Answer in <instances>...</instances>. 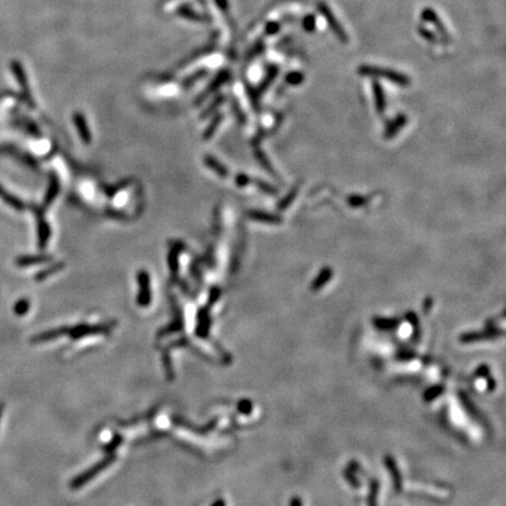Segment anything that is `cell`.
<instances>
[{"label": "cell", "mask_w": 506, "mask_h": 506, "mask_svg": "<svg viewBox=\"0 0 506 506\" xmlns=\"http://www.w3.org/2000/svg\"><path fill=\"white\" fill-rule=\"evenodd\" d=\"M357 72L363 76H372V77H380V79H385L390 82L396 83L397 86L408 87L410 83V80L405 74L400 73V72L394 71L389 68H381L376 66L362 65L357 69Z\"/></svg>", "instance_id": "cell-1"}, {"label": "cell", "mask_w": 506, "mask_h": 506, "mask_svg": "<svg viewBox=\"0 0 506 506\" xmlns=\"http://www.w3.org/2000/svg\"><path fill=\"white\" fill-rule=\"evenodd\" d=\"M114 460H115V455H109V456L105 457V458L100 460L99 463H96L94 466H92V468L87 470V471H84L82 474L77 476V477H75L74 480L72 481L71 487L73 490H77L80 489V487H82L84 484H87L88 481H92L95 476H98L100 472L103 471L105 468H108Z\"/></svg>", "instance_id": "cell-2"}, {"label": "cell", "mask_w": 506, "mask_h": 506, "mask_svg": "<svg viewBox=\"0 0 506 506\" xmlns=\"http://www.w3.org/2000/svg\"><path fill=\"white\" fill-rule=\"evenodd\" d=\"M316 7H318L319 12L321 13V16L325 18V20H326V23L328 24V26H329V28L332 29V32L335 34V37L339 39L340 41L343 42V44H347V42L349 41L347 32L343 29L342 25L340 24V21L336 19V17L334 16L333 11L330 10L329 6H328L325 1H319L318 5H316Z\"/></svg>", "instance_id": "cell-3"}, {"label": "cell", "mask_w": 506, "mask_h": 506, "mask_svg": "<svg viewBox=\"0 0 506 506\" xmlns=\"http://www.w3.org/2000/svg\"><path fill=\"white\" fill-rule=\"evenodd\" d=\"M138 306L148 307L152 304V286H150V276L146 270H140L137 273Z\"/></svg>", "instance_id": "cell-4"}, {"label": "cell", "mask_w": 506, "mask_h": 506, "mask_svg": "<svg viewBox=\"0 0 506 506\" xmlns=\"http://www.w3.org/2000/svg\"><path fill=\"white\" fill-rule=\"evenodd\" d=\"M33 212L35 213V217H37V222H38V243H39V248L40 249H45L47 246L48 244V240H50L51 238V228H50V224H48V222L45 219V216H44V211H42L40 207L38 206H33Z\"/></svg>", "instance_id": "cell-5"}, {"label": "cell", "mask_w": 506, "mask_h": 506, "mask_svg": "<svg viewBox=\"0 0 506 506\" xmlns=\"http://www.w3.org/2000/svg\"><path fill=\"white\" fill-rule=\"evenodd\" d=\"M231 74L230 72L227 71V69H224V71L219 72L218 74H217V76L213 79L212 81H211L209 86L206 87L205 89L202 92V94L198 96L197 100H196V104H201L203 103L204 101L206 100L207 96H210L211 94H213V93L216 92V90H218L224 84L225 82H228V79H230Z\"/></svg>", "instance_id": "cell-6"}, {"label": "cell", "mask_w": 506, "mask_h": 506, "mask_svg": "<svg viewBox=\"0 0 506 506\" xmlns=\"http://www.w3.org/2000/svg\"><path fill=\"white\" fill-rule=\"evenodd\" d=\"M111 325H98V326H89V325H80V326L69 329V335L73 339H80L82 336L93 335V334L107 333L110 330Z\"/></svg>", "instance_id": "cell-7"}, {"label": "cell", "mask_w": 506, "mask_h": 506, "mask_svg": "<svg viewBox=\"0 0 506 506\" xmlns=\"http://www.w3.org/2000/svg\"><path fill=\"white\" fill-rule=\"evenodd\" d=\"M73 122L75 126H76L81 141L84 144H90V142H92V134H90L88 123H87V120L83 114L80 113V111H75L73 114Z\"/></svg>", "instance_id": "cell-8"}, {"label": "cell", "mask_w": 506, "mask_h": 506, "mask_svg": "<svg viewBox=\"0 0 506 506\" xmlns=\"http://www.w3.org/2000/svg\"><path fill=\"white\" fill-rule=\"evenodd\" d=\"M184 249H185L184 243L178 242V240H176V242H173L170 244V251H169V254H168V264H169V267H170L171 273H173L174 276H176L177 272H178L179 254L182 253V251Z\"/></svg>", "instance_id": "cell-9"}, {"label": "cell", "mask_w": 506, "mask_h": 506, "mask_svg": "<svg viewBox=\"0 0 506 506\" xmlns=\"http://www.w3.org/2000/svg\"><path fill=\"white\" fill-rule=\"evenodd\" d=\"M421 18L424 21H427V23L432 24V25L436 27V29H437V31L441 33V35H443V37H444L445 39L449 37V34H448V32H447V28H445L444 24H443L442 20L439 19L438 14L436 13L435 11H433V8H431V7H426V8H424V10L421 12Z\"/></svg>", "instance_id": "cell-10"}, {"label": "cell", "mask_w": 506, "mask_h": 506, "mask_svg": "<svg viewBox=\"0 0 506 506\" xmlns=\"http://www.w3.org/2000/svg\"><path fill=\"white\" fill-rule=\"evenodd\" d=\"M68 333H69L68 327H60V328H55V329L46 330V332L37 334V335L32 336L29 341H31V343H42V342L53 341V340L59 339V337L66 335V334H68Z\"/></svg>", "instance_id": "cell-11"}, {"label": "cell", "mask_w": 506, "mask_h": 506, "mask_svg": "<svg viewBox=\"0 0 506 506\" xmlns=\"http://www.w3.org/2000/svg\"><path fill=\"white\" fill-rule=\"evenodd\" d=\"M60 192V180L58 175L55 173L50 174V178H48V189L46 191V195H45L44 200V206H50L51 204L53 203L54 200L56 198V196L59 195Z\"/></svg>", "instance_id": "cell-12"}, {"label": "cell", "mask_w": 506, "mask_h": 506, "mask_svg": "<svg viewBox=\"0 0 506 506\" xmlns=\"http://www.w3.org/2000/svg\"><path fill=\"white\" fill-rule=\"evenodd\" d=\"M13 72H14V75H16L17 80L19 81V84L21 86V89H23L24 95H25V98H26L27 104H28L31 108H34V101H33L32 98H31V93H29L28 84H27V79H26L25 72H24V69H23V67H21L20 63H18V62H14L13 63Z\"/></svg>", "instance_id": "cell-13"}, {"label": "cell", "mask_w": 506, "mask_h": 506, "mask_svg": "<svg viewBox=\"0 0 506 506\" xmlns=\"http://www.w3.org/2000/svg\"><path fill=\"white\" fill-rule=\"evenodd\" d=\"M197 328H196V334L198 336L204 339L209 335V329H210V313H209V307H204L202 308L200 312H198L197 315Z\"/></svg>", "instance_id": "cell-14"}, {"label": "cell", "mask_w": 506, "mask_h": 506, "mask_svg": "<svg viewBox=\"0 0 506 506\" xmlns=\"http://www.w3.org/2000/svg\"><path fill=\"white\" fill-rule=\"evenodd\" d=\"M53 260L52 255L47 254H38V255H23L17 259L16 264L19 267H28L35 266L39 264H46Z\"/></svg>", "instance_id": "cell-15"}, {"label": "cell", "mask_w": 506, "mask_h": 506, "mask_svg": "<svg viewBox=\"0 0 506 506\" xmlns=\"http://www.w3.org/2000/svg\"><path fill=\"white\" fill-rule=\"evenodd\" d=\"M204 164L206 165L207 168H210L213 173L218 175L222 178H225V177L228 176V171L227 167L224 164H222L221 162L218 161L216 157L211 155H205L204 156Z\"/></svg>", "instance_id": "cell-16"}, {"label": "cell", "mask_w": 506, "mask_h": 506, "mask_svg": "<svg viewBox=\"0 0 506 506\" xmlns=\"http://www.w3.org/2000/svg\"><path fill=\"white\" fill-rule=\"evenodd\" d=\"M248 217L250 219H253V221L257 222H263V223H280L281 219L280 217L276 215H271V213L264 212V211L259 210H251L248 212Z\"/></svg>", "instance_id": "cell-17"}, {"label": "cell", "mask_w": 506, "mask_h": 506, "mask_svg": "<svg viewBox=\"0 0 506 506\" xmlns=\"http://www.w3.org/2000/svg\"><path fill=\"white\" fill-rule=\"evenodd\" d=\"M373 93H374L376 108L380 113H382L385 109V98L383 89L379 82H373Z\"/></svg>", "instance_id": "cell-18"}, {"label": "cell", "mask_w": 506, "mask_h": 506, "mask_svg": "<svg viewBox=\"0 0 506 506\" xmlns=\"http://www.w3.org/2000/svg\"><path fill=\"white\" fill-rule=\"evenodd\" d=\"M63 267H65V264L62 263V261H60V263H56L54 265H51L48 269H45L42 270L39 272L37 276L34 277V279L37 280V281H42V280H45L46 278H50L51 276H53V274L58 273L59 271H61Z\"/></svg>", "instance_id": "cell-19"}, {"label": "cell", "mask_w": 506, "mask_h": 506, "mask_svg": "<svg viewBox=\"0 0 506 506\" xmlns=\"http://www.w3.org/2000/svg\"><path fill=\"white\" fill-rule=\"evenodd\" d=\"M278 73H279V68L277 67V66H274V65L273 66H270L269 71H267L266 76H265L264 80L260 82V86H259L258 92L261 93V92H264V90H266L267 88H269V86L273 82L274 79H276V77H277V75H278Z\"/></svg>", "instance_id": "cell-20"}, {"label": "cell", "mask_w": 506, "mask_h": 506, "mask_svg": "<svg viewBox=\"0 0 506 506\" xmlns=\"http://www.w3.org/2000/svg\"><path fill=\"white\" fill-rule=\"evenodd\" d=\"M0 197L2 198V201H4L6 204H8V205H10L11 207H13V209H16L17 211H23L24 209H25V204H24V202L20 201L19 198H17L16 196L4 191Z\"/></svg>", "instance_id": "cell-21"}, {"label": "cell", "mask_w": 506, "mask_h": 506, "mask_svg": "<svg viewBox=\"0 0 506 506\" xmlns=\"http://www.w3.org/2000/svg\"><path fill=\"white\" fill-rule=\"evenodd\" d=\"M206 74H207L206 69H200V71L195 72L194 74H191V75H190V76L185 77V79L183 80V83H182L183 88H184V89L191 88V87L194 86V84L197 82V81H200V80L203 79V77L205 76Z\"/></svg>", "instance_id": "cell-22"}, {"label": "cell", "mask_w": 506, "mask_h": 506, "mask_svg": "<svg viewBox=\"0 0 506 506\" xmlns=\"http://www.w3.org/2000/svg\"><path fill=\"white\" fill-rule=\"evenodd\" d=\"M223 117L224 116H223L222 114H217V115L213 117V120L210 122V125L206 126L205 131H204V134H203L204 140H209V138L213 136V134H215L217 129H218V126H221V123L223 121Z\"/></svg>", "instance_id": "cell-23"}, {"label": "cell", "mask_w": 506, "mask_h": 506, "mask_svg": "<svg viewBox=\"0 0 506 506\" xmlns=\"http://www.w3.org/2000/svg\"><path fill=\"white\" fill-rule=\"evenodd\" d=\"M177 14L180 17L183 18H186V19H190V20H195V21H205V19H204L203 17L201 16V14H198L197 12H195L194 10H192L190 6H182V7L179 8L178 11H177Z\"/></svg>", "instance_id": "cell-24"}, {"label": "cell", "mask_w": 506, "mask_h": 506, "mask_svg": "<svg viewBox=\"0 0 506 506\" xmlns=\"http://www.w3.org/2000/svg\"><path fill=\"white\" fill-rule=\"evenodd\" d=\"M223 102H224V96L223 95L217 96L215 100L211 102V103L207 105L205 109L203 110V113H202V115H201V119H205V117L211 115L212 113H215V111L218 109L219 107H221Z\"/></svg>", "instance_id": "cell-25"}, {"label": "cell", "mask_w": 506, "mask_h": 506, "mask_svg": "<svg viewBox=\"0 0 506 506\" xmlns=\"http://www.w3.org/2000/svg\"><path fill=\"white\" fill-rule=\"evenodd\" d=\"M29 307H31V303H29L28 299H20L19 301H17V304L14 305V314L18 315V316H23L25 315L27 312L29 311Z\"/></svg>", "instance_id": "cell-26"}, {"label": "cell", "mask_w": 506, "mask_h": 506, "mask_svg": "<svg viewBox=\"0 0 506 506\" xmlns=\"http://www.w3.org/2000/svg\"><path fill=\"white\" fill-rule=\"evenodd\" d=\"M183 328V320H182V316H177L176 319H175V321L173 322V324L170 325V326L165 327L163 330H161V332L158 333V335H165V334H170V333H174V332H178V330H180Z\"/></svg>", "instance_id": "cell-27"}, {"label": "cell", "mask_w": 506, "mask_h": 506, "mask_svg": "<svg viewBox=\"0 0 506 506\" xmlns=\"http://www.w3.org/2000/svg\"><path fill=\"white\" fill-rule=\"evenodd\" d=\"M303 27L307 33H313L316 29V17L314 14H307L303 19Z\"/></svg>", "instance_id": "cell-28"}, {"label": "cell", "mask_w": 506, "mask_h": 506, "mask_svg": "<svg viewBox=\"0 0 506 506\" xmlns=\"http://www.w3.org/2000/svg\"><path fill=\"white\" fill-rule=\"evenodd\" d=\"M418 33H420V35L422 38L424 39V40H427L428 42H431V44H436V42H438V38L437 35L433 33L431 29H428L426 28V27H422L420 26L417 28Z\"/></svg>", "instance_id": "cell-29"}, {"label": "cell", "mask_w": 506, "mask_h": 506, "mask_svg": "<svg viewBox=\"0 0 506 506\" xmlns=\"http://www.w3.org/2000/svg\"><path fill=\"white\" fill-rule=\"evenodd\" d=\"M304 81V74L300 72H291L286 75V82L292 86H297Z\"/></svg>", "instance_id": "cell-30"}, {"label": "cell", "mask_w": 506, "mask_h": 506, "mask_svg": "<svg viewBox=\"0 0 506 506\" xmlns=\"http://www.w3.org/2000/svg\"><path fill=\"white\" fill-rule=\"evenodd\" d=\"M163 363H164L165 372H167V376H168V379L173 380V379H174V369H173V364H171L170 356H169V354L167 353V352H165V353L163 354Z\"/></svg>", "instance_id": "cell-31"}, {"label": "cell", "mask_w": 506, "mask_h": 506, "mask_svg": "<svg viewBox=\"0 0 506 506\" xmlns=\"http://www.w3.org/2000/svg\"><path fill=\"white\" fill-rule=\"evenodd\" d=\"M280 31V24L278 21H269L265 26V33L267 35H274Z\"/></svg>", "instance_id": "cell-32"}, {"label": "cell", "mask_w": 506, "mask_h": 506, "mask_svg": "<svg viewBox=\"0 0 506 506\" xmlns=\"http://www.w3.org/2000/svg\"><path fill=\"white\" fill-rule=\"evenodd\" d=\"M330 276H332V271H330V270H325V271H322V273L320 274V276L318 277V279L315 280V282H314V287H315V288H316V287H321V286L324 285L325 282H326L327 280L330 278Z\"/></svg>", "instance_id": "cell-33"}, {"label": "cell", "mask_w": 506, "mask_h": 506, "mask_svg": "<svg viewBox=\"0 0 506 506\" xmlns=\"http://www.w3.org/2000/svg\"><path fill=\"white\" fill-rule=\"evenodd\" d=\"M264 50H265L264 42L263 41H258L257 45H255V46L252 48L251 52L249 53V56H250V58H255V56H257L258 54H260L261 52H264Z\"/></svg>", "instance_id": "cell-34"}, {"label": "cell", "mask_w": 506, "mask_h": 506, "mask_svg": "<svg viewBox=\"0 0 506 506\" xmlns=\"http://www.w3.org/2000/svg\"><path fill=\"white\" fill-rule=\"evenodd\" d=\"M219 295H221V290H219L218 287H212V290H211L210 295H209V307L217 303Z\"/></svg>", "instance_id": "cell-35"}, {"label": "cell", "mask_w": 506, "mask_h": 506, "mask_svg": "<svg viewBox=\"0 0 506 506\" xmlns=\"http://www.w3.org/2000/svg\"><path fill=\"white\" fill-rule=\"evenodd\" d=\"M238 409L243 412V414H249L252 409V405L249 402V401H242L238 405Z\"/></svg>", "instance_id": "cell-36"}, {"label": "cell", "mask_w": 506, "mask_h": 506, "mask_svg": "<svg viewBox=\"0 0 506 506\" xmlns=\"http://www.w3.org/2000/svg\"><path fill=\"white\" fill-rule=\"evenodd\" d=\"M121 442H122V438L120 437L119 435H116L115 438H114V441L111 442L107 448H105V450H107L108 453H111V451H113V450H115V448L117 447V445L121 444Z\"/></svg>", "instance_id": "cell-37"}, {"label": "cell", "mask_w": 506, "mask_h": 506, "mask_svg": "<svg viewBox=\"0 0 506 506\" xmlns=\"http://www.w3.org/2000/svg\"><path fill=\"white\" fill-rule=\"evenodd\" d=\"M255 183H257V185L259 186V189L263 190V191H265V192H269V194H274V192H276V190L273 189V186L266 184V183H265V182H259V180H257V182H255Z\"/></svg>", "instance_id": "cell-38"}, {"label": "cell", "mask_w": 506, "mask_h": 506, "mask_svg": "<svg viewBox=\"0 0 506 506\" xmlns=\"http://www.w3.org/2000/svg\"><path fill=\"white\" fill-rule=\"evenodd\" d=\"M236 183L238 186H245L250 183V178L245 175H238L236 177Z\"/></svg>", "instance_id": "cell-39"}, {"label": "cell", "mask_w": 506, "mask_h": 506, "mask_svg": "<svg viewBox=\"0 0 506 506\" xmlns=\"http://www.w3.org/2000/svg\"><path fill=\"white\" fill-rule=\"evenodd\" d=\"M232 107H233L234 111H236V115H237V117H238V120H239V121L243 123L244 121H245V116H244V114L242 113V110L239 109V105L237 104V102H233V104H232Z\"/></svg>", "instance_id": "cell-40"}, {"label": "cell", "mask_w": 506, "mask_h": 506, "mask_svg": "<svg viewBox=\"0 0 506 506\" xmlns=\"http://www.w3.org/2000/svg\"><path fill=\"white\" fill-rule=\"evenodd\" d=\"M215 1L222 11H228V0H215Z\"/></svg>", "instance_id": "cell-41"}, {"label": "cell", "mask_w": 506, "mask_h": 506, "mask_svg": "<svg viewBox=\"0 0 506 506\" xmlns=\"http://www.w3.org/2000/svg\"><path fill=\"white\" fill-rule=\"evenodd\" d=\"M211 506H227V503L223 501V499H218V501H216Z\"/></svg>", "instance_id": "cell-42"}, {"label": "cell", "mask_w": 506, "mask_h": 506, "mask_svg": "<svg viewBox=\"0 0 506 506\" xmlns=\"http://www.w3.org/2000/svg\"><path fill=\"white\" fill-rule=\"evenodd\" d=\"M4 409H5V405L2 402H0V420H1V417H2V412H4Z\"/></svg>", "instance_id": "cell-43"}, {"label": "cell", "mask_w": 506, "mask_h": 506, "mask_svg": "<svg viewBox=\"0 0 506 506\" xmlns=\"http://www.w3.org/2000/svg\"><path fill=\"white\" fill-rule=\"evenodd\" d=\"M4 191H5V190L2 189V186H1V185H0V196H1V194H2V192H4Z\"/></svg>", "instance_id": "cell-44"}]
</instances>
